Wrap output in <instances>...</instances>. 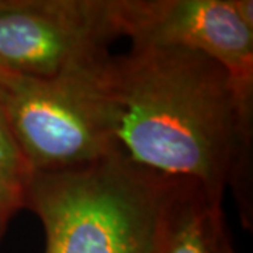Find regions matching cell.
Instances as JSON below:
<instances>
[{
  "mask_svg": "<svg viewBox=\"0 0 253 253\" xmlns=\"http://www.w3.org/2000/svg\"><path fill=\"white\" fill-rule=\"evenodd\" d=\"M179 180L117 151L78 168L33 172L26 207L44 225L45 253H161Z\"/></svg>",
  "mask_w": 253,
  "mask_h": 253,
  "instance_id": "obj_2",
  "label": "cell"
},
{
  "mask_svg": "<svg viewBox=\"0 0 253 253\" xmlns=\"http://www.w3.org/2000/svg\"><path fill=\"white\" fill-rule=\"evenodd\" d=\"M236 13L246 27L253 31V1L252 0H234Z\"/></svg>",
  "mask_w": 253,
  "mask_h": 253,
  "instance_id": "obj_9",
  "label": "cell"
},
{
  "mask_svg": "<svg viewBox=\"0 0 253 253\" xmlns=\"http://www.w3.org/2000/svg\"><path fill=\"white\" fill-rule=\"evenodd\" d=\"M116 20L132 44L186 46L217 61L252 117L253 31L234 0H116Z\"/></svg>",
  "mask_w": 253,
  "mask_h": 253,
  "instance_id": "obj_5",
  "label": "cell"
},
{
  "mask_svg": "<svg viewBox=\"0 0 253 253\" xmlns=\"http://www.w3.org/2000/svg\"><path fill=\"white\" fill-rule=\"evenodd\" d=\"M117 37L116 0H0V63L18 76L97 71Z\"/></svg>",
  "mask_w": 253,
  "mask_h": 253,
  "instance_id": "obj_4",
  "label": "cell"
},
{
  "mask_svg": "<svg viewBox=\"0 0 253 253\" xmlns=\"http://www.w3.org/2000/svg\"><path fill=\"white\" fill-rule=\"evenodd\" d=\"M100 84L121 152L222 204L248 159L252 117L217 61L186 46L132 44L110 56Z\"/></svg>",
  "mask_w": 253,
  "mask_h": 253,
  "instance_id": "obj_1",
  "label": "cell"
},
{
  "mask_svg": "<svg viewBox=\"0 0 253 253\" xmlns=\"http://www.w3.org/2000/svg\"><path fill=\"white\" fill-rule=\"evenodd\" d=\"M217 253H235L232 245H231L229 239H228L226 231H224V232L221 234V236H219V239H218Z\"/></svg>",
  "mask_w": 253,
  "mask_h": 253,
  "instance_id": "obj_11",
  "label": "cell"
},
{
  "mask_svg": "<svg viewBox=\"0 0 253 253\" xmlns=\"http://www.w3.org/2000/svg\"><path fill=\"white\" fill-rule=\"evenodd\" d=\"M224 231L222 204L214 203L197 183L180 177L168 210L161 253H217Z\"/></svg>",
  "mask_w": 253,
  "mask_h": 253,
  "instance_id": "obj_6",
  "label": "cell"
},
{
  "mask_svg": "<svg viewBox=\"0 0 253 253\" xmlns=\"http://www.w3.org/2000/svg\"><path fill=\"white\" fill-rule=\"evenodd\" d=\"M23 207H26L24 186L0 173V238L10 218Z\"/></svg>",
  "mask_w": 253,
  "mask_h": 253,
  "instance_id": "obj_8",
  "label": "cell"
},
{
  "mask_svg": "<svg viewBox=\"0 0 253 253\" xmlns=\"http://www.w3.org/2000/svg\"><path fill=\"white\" fill-rule=\"evenodd\" d=\"M104 65L54 79L17 75L1 110L33 172L78 168L121 151L100 84Z\"/></svg>",
  "mask_w": 253,
  "mask_h": 253,
  "instance_id": "obj_3",
  "label": "cell"
},
{
  "mask_svg": "<svg viewBox=\"0 0 253 253\" xmlns=\"http://www.w3.org/2000/svg\"><path fill=\"white\" fill-rule=\"evenodd\" d=\"M0 173L26 186L33 169L10 131L0 106Z\"/></svg>",
  "mask_w": 253,
  "mask_h": 253,
  "instance_id": "obj_7",
  "label": "cell"
},
{
  "mask_svg": "<svg viewBox=\"0 0 253 253\" xmlns=\"http://www.w3.org/2000/svg\"><path fill=\"white\" fill-rule=\"evenodd\" d=\"M16 78H17L16 73L10 72L9 69H6L0 63V106L3 103V100L6 99V96H7L10 87H11V84H13Z\"/></svg>",
  "mask_w": 253,
  "mask_h": 253,
  "instance_id": "obj_10",
  "label": "cell"
}]
</instances>
